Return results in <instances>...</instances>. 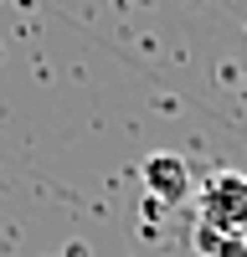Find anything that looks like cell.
<instances>
[{
    "label": "cell",
    "mask_w": 247,
    "mask_h": 257,
    "mask_svg": "<svg viewBox=\"0 0 247 257\" xmlns=\"http://www.w3.org/2000/svg\"><path fill=\"white\" fill-rule=\"evenodd\" d=\"M196 221L211 226V231H226V237H247V175L242 170H216L206 175L201 190H196Z\"/></svg>",
    "instance_id": "6da1fadb"
},
{
    "label": "cell",
    "mask_w": 247,
    "mask_h": 257,
    "mask_svg": "<svg viewBox=\"0 0 247 257\" xmlns=\"http://www.w3.org/2000/svg\"><path fill=\"white\" fill-rule=\"evenodd\" d=\"M139 175H144V190H150V201L160 206H185V201H196V170L185 165L180 155H170V149H160V155H150L139 165Z\"/></svg>",
    "instance_id": "7a4b0ae2"
},
{
    "label": "cell",
    "mask_w": 247,
    "mask_h": 257,
    "mask_svg": "<svg viewBox=\"0 0 247 257\" xmlns=\"http://www.w3.org/2000/svg\"><path fill=\"white\" fill-rule=\"evenodd\" d=\"M191 247L196 257H247V237H226V231H211V226H191Z\"/></svg>",
    "instance_id": "3957f363"
}]
</instances>
